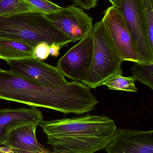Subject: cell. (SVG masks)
I'll list each match as a JSON object with an SVG mask.
<instances>
[{
    "instance_id": "obj_1",
    "label": "cell",
    "mask_w": 153,
    "mask_h": 153,
    "mask_svg": "<svg viewBox=\"0 0 153 153\" xmlns=\"http://www.w3.org/2000/svg\"><path fill=\"white\" fill-rule=\"evenodd\" d=\"M0 99L77 115L95 108L98 101L79 81L48 87L0 68Z\"/></svg>"
},
{
    "instance_id": "obj_2",
    "label": "cell",
    "mask_w": 153,
    "mask_h": 153,
    "mask_svg": "<svg viewBox=\"0 0 153 153\" xmlns=\"http://www.w3.org/2000/svg\"><path fill=\"white\" fill-rule=\"evenodd\" d=\"M38 126L56 153H93L104 149L117 128L110 117L94 114L43 120Z\"/></svg>"
},
{
    "instance_id": "obj_3",
    "label": "cell",
    "mask_w": 153,
    "mask_h": 153,
    "mask_svg": "<svg viewBox=\"0 0 153 153\" xmlns=\"http://www.w3.org/2000/svg\"><path fill=\"white\" fill-rule=\"evenodd\" d=\"M0 37L25 43L34 47L42 42L63 47L71 40L57 29L42 13L29 11L0 17Z\"/></svg>"
},
{
    "instance_id": "obj_4",
    "label": "cell",
    "mask_w": 153,
    "mask_h": 153,
    "mask_svg": "<svg viewBox=\"0 0 153 153\" xmlns=\"http://www.w3.org/2000/svg\"><path fill=\"white\" fill-rule=\"evenodd\" d=\"M93 58L89 70L80 82L95 89L117 74L122 75L123 62L110 43L102 21L94 25Z\"/></svg>"
},
{
    "instance_id": "obj_5",
    "label": "cell",
    "mask_w": 153,
    "mask_h": 153,
    "mask_svg": "<svg viewBox=\"0 0 153 153\" xmlns=\"http://www.w3.org/2000/svg\"><path fill=\"white\" fill-rule=\"evenodd\" d=\"M101 21L110 43L121 59L138 62L132 36L120 10L113 6L109 7Z\"/></svg>"
},
{
    "instance_id": "obj_6",
    "label": "cell",
    "mask_w": 153,
    "mask_h": 153,
    "mask_svg": "<svg viewBox=\"0 0 153 153\" xmlns=\"http://www.w3.org/2000/svg\"><path fill=\"white\" fill-rule=\"evenodd\" d=\"M120 11L132 36L138 56V62H153V48L149 42L140 0H119Z\"/></svg>"
},
{
    "instance_id": "obj_7",
    "label": "cell",
    "mask_w": 153,
    "mask_h": 153,
    "mask_svg": "<svg viewBox=\"0 0 153 153\" xmlns=\"http://www.w3.org/2000/svg\"><path fill=\"white\" fill-rule=\"evenodd\" d=\"M43 14L71 42L80 41L93 31V19L76 5L63 7L59 12Z\"/></svg>"
},
{
    "instance_id": "obj_8",
    "label": "cell",
    "mask_w": 153,
    "mask_h": 153,
    "mask_svg": "<svg viewBox=\"0 0 153 153\" xmlns=\"http://www.w3.org/2000/svg\"><path fill=\"white\" fill-rule=\"evenodd\" d=\"M10 71L24 78L45 86H58L66 84L65 76L57 67L34 58L6 61Z\"/></svg>"
},
{
    "instance_id": "obj_9",
    "label": "cell",
    "mask_w": 153,
    "mask_h": 153,
    "mask_svg": "<svg viewBox=\"0 0 153 153\" xmlns=\"http://www.w3.org/2000/svg\"><path fill=\"white\" fill-rule=\"evenodd\" d=\"M94 51L93 33L70 50L59 60L57 68L73 81H80L87 74L91 66Z\"/></svg>"
},
{
    "instance_id": "obj_10",
    "label": "cell",
    "mask_w": 153,
    "mask_h": 153,
    "mask_svg": "<svg viewBox=\"0 0 153 153\" xmlns=\"http://www.w3.org/2000/svg\"><path fill=\"white\" fill-rule=\"evenodd\" d=\"M104 149L108 153H152L153 131L117 128Z\"/></svg>"
},
{
    "instance_id": "obj_11",
    "label": "cell",
    "mask_w": 153,
    "mask_h": 153,
    "mask_svg": "<svg viewBox=\"0 0 153 153\" xmlns=\"http://www.w3.org/2000/svg\"><path fill=\"white\" fill-rule=\"evenodd\" d=\"M44 120L42 112L34 106L31 108L0 109V146L9 133L20 126L39 123Z\"/></svg>"
},
{
    "instance_id": "obj_12",
    "label": "cell",
    "mask_w": 153,
    "mask_h": 153,
    "mask_svg": "<svg viewBox=\"0 0 153 153\" xmlns=\"http://www.w3.org/2000/svg\"><path fill=\"white\" fill-rule=\"evenodd\" d=\"M38 126V123H32L15 129L9 133L2 145L9 147L14 153H51V151L41 145L36 139Z\"/></svg>"
},
{
    "instance_id": "obj_13",
    "label": "cell",
    "mask_w": 153,
    "mask_h": 153,
    "mask_svg": "<svg viewBox=\"0 0 153 153\" xmlns=\"http://www.w3.org/2000/svg\"><path fill=\"white\" fill-rule=\"evenodd\" d=\"M34 47L25 43L0 37V59L5 61L34 58Z\"/></svg>"
},
{
    "instance_id": "obj_14",
    "label": "cell",
    "mask_w": 153,
    "mask_h": 153,
    "mask_svg": "<svg viewBox=\"0 0 153 153\" xmlns=\"http://www.w3.org/2000/svg\"><path fill=\"white\" fill-rule=\"evenodd\" d=\"M29 11H37L25 0H0V17L9 16Z\"/></svg>"
},
{
    "instance_id": "obj_15",
    "label": "cell",
    "mask_w": 153,
    "mask_h": 153,
    "mask_svg": "<svg viewBox=\"0 0 153 153\" xmlns=\"http://www.w3.org/2000/svg\"><path fill=\"white\" fill-rule=\"evenodd\" d=\"M135 79L133 76L124 77L121 74H117L107 79L103 85L107 87L108 89L127 92H137L135 85Z\"/></svg>"
},
{
    "instance_id": "obj_16",
    "label": "cell",
    "mask_w": 153,
    "mask_h": 153,
    "mask_svg": "<svg viewBox=\"0 0 153 153\" xmlns=\"http://www.w3.org/2000/svg\"><path fill=\"white\" fill-rule=\"evenodd\" d=\"M131 68L132 76L135 80L153 89V62L149 63L134 62Z\"/></svg>"
},
{
    "instance_id": "obj_17",
    "label": "cell",
    "mask_w": 153,
    "mask_h": 153,
    "mask_svg": "<svg viewBox=\"0 0 153 153\" xmlns=\"http://www.w3.org/2000/svg\"><path fill=\"white\" fill-rule=\"evenodd\" d=\"M149 44L153 48V0H140Z\"/></svg>"
},
{
    "instance_id": "obj_18",
    "label": "cell",
    "mask_w": 153,
    "mask_h": 153,
    "mask_svg": "<svg viewBox=\"0 0 153 153\" xmlns=\"http://www.w3.org/2000/svg\"><path fill=\"white\" fill-rule=\"evenodd\" d=\"M37 11L44 14H50L59 12L63 7L48 0H25Z\"/></svg>"
},
{
    "instance_id": "obj_19",
    "label": "cell",
    "mask_w": 153,
    "mask_h": 153,
    "mask_svg": "<svg viewBox=\"0 0 153 153\" xmlns=\"http://www.w3.org/2000/svg\"><path fill=\"white\" fill-rule=\"evenodd\" d=\"M49 46L50 45L46 42H42L36 45L33 49L34 58L42 61L46 59L50 55Z\"/></svg>"
},
{
    "instance_id": "obj_20",
    "label": "cell",
    "mask_w": 153,
    "mask_h": 153,
    "mask_svg": "<svg viewBox=\"0 0 153 153\" xmlns=\"http://www.w3.org/2000/svg\"><path fill=\"white\" fill-rule=\"evenodd\" d=\"M98 0H72L76 6L81 9L88 10L96 7Z\"/></svg>"
},
{
    "instance_id": "obj_21",
    "label": "cell",
    "mask_w": 153,
    "mask_h": 153,
    "mask_svg": "<svg viewBox=\"0 0 153 153\" xmlns=\"http://www.w3.org/2000/svg\"><path fill=\"white\" fill-rule=\"evenodd\" d=\"M62 48L59 44L53 43L49 46V54L52 57H58L60 54V51Z\"/></svg>"
},
{
    "instance_id": "obj_22",
    "label": "cell",
    "mask_w": 153,
    "mask_h": 153,
    "mask_svg": "<svg viewBox=\"0 0 153 153\" xmlns=\"http://www.w3.org/2000/svg\"><path fill=\"white\" fill-rule=\"evenodd\" d=\"M14 153V151L9 147L7 146L0 147V153Z\"/></svg>"
},
{
    "instance_id": "obj_23",
    "label": "cell",
    "mask_w": 153,
    "mask_h": 153,
    "mask_svg": "<svg viewBox=\"0 0 153 153\" xmlns=\"http://www.w3.org/2000/svg\"><path fill=\"white\" fill-rule=\"evenodd\" d=\"M108 1L112 4V6L117 7L119 0H108Z\"/></svg>"
}]
</instances>
